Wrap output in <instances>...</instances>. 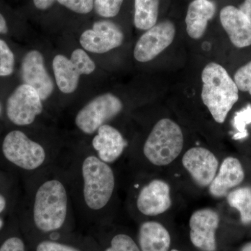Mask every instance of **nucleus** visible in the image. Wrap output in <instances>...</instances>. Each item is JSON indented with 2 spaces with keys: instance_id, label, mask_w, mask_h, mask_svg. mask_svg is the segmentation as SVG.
I'll return each instance as SVG.
<instances>
[{
  "instance_id": "nucleus-13",
  "label": "nucleus",
  "mask_w": 251,
  "mask_h": 251,
  "mask_svg": "<svg viewBox=\"0 0 251 251\" xmlns=\"http://www.w3.org/2000/svg\"><path fill=\"white\" fill-rule=\"evenodd\" d=\"M21 72L24 84L33 87L41 100L50 97L54 90V82L46 70L44 57L39 51L31 50L25 54Z\"/></svg>"
},
{
  "instance_id": "nucleus-29",
  "label": "nucleus",
  "mask_w": 251,
  "mask_h": 251,
  "mask_svg": "<svg viewBox=\"0 0 251 251\" xmlns=\"http://www.w3.org/2000/svg\"><path fill=\"white\" fill-rule=\"evenodd\" d=\"M0 251H25V247L22 239L13 237L3 243L0 247Z\"/></svg>"
},
{
  "instance_id": "nucleus-18",
  "label": "nucleus",
  "mask_w": 251,
  "mask_h": 251,
  "mask_svg": "<svg viewBox=\"0 0 251 251\" xmlns=\"http://www.w3.org/2000/svg\"><path fill=\"white\" fill-rule=\"evenodd\" d=\"M216 6L211 0H193L188 5L185 22L188 36L199 39L205 32L208 22L214 18Z\"/></svg>"
},
{
  "instance_id": "nucleus-26",
  "label": "nucleus",
  "mask_w": 251,
  "mask_h": 251,
  "mask_svg": "<svg viewBox=\"0 0 251 251\" xmlns=\"http://www.w3.org/2000/svg\"><path fill=\"white\" fill-rule=\"evenodd\" d=\"M234 81L238 90L251 95V61L239 68L234 74Z\"/></svg>"
},
{
  "instance_id": "nucleus-4",
  "label": "nucleus",
  "mask_w": 251,
  "mask_h": 251,
  "mask_svg": "<svg viewBox=\"0 0 251 251\" xmlns=\"http://www.w3.org/2000/svg\"><path fill=\"white\" fill-rule=\"evenodd\" d=\"M82 175L85 204L92 210L103 209L115 189V175L111 168L99 157L89 156L82 163Z\"/></svg>"
},
{
  "instance_id": "nucleus-9",
  "label": "nucleus",
  "mask_w": 251,
  "mask_h": 251,
  "mask_svg": "<svg viewBox=\"0 0 251 251\" xmlns=\"http://www.w3.org/2000/svg\"><path fill=\"white\" fill-rule=\"evenodd\" d=\"M176 29L170 21L155 25L140 38L135 46L133 55L140 62L152 60L171 46L174 41Z\"/></svg>"
},
{
  "instance_id": "nucleus-33",
  "label": "nucleus",
  "mask_w": 251,
  "mask_h": 251,
  "mask_svg": "<svg viewBox=\"0 0 251 251\" xmlns=\"http://www.w3.org/2000/svg\"><path fill=\"white\" fill-rule=\"evenodd\" d=\"M6 202L4 196L0 194V214L4 210L6 207Z\"/></svg>"
},
{
  "instance_id": "nucleus-11",
  "label": "nucleus",
  "mask_w": 251,
  "mask_h": 251,
  "mask_svg": "<svg viewBox=\"0 0 251 251\" xmlns=\"http://www.w3.org/2000/svg\"><path fill=\"white\" fill-rule=\"evenodd\" d=\"M219 221V214L213 209L195 211L189 221L190 239L193 246L203 251H215Z\"/></svg>"
},
{
  "instance_id": "nucleus-35",
  "label": "nucleus",
  "mask_w": 251,
  "mask_h": 251,
  "mask_svg": "<svg viewBox=\"0 0 251 251\" xmlns=\"http://www.w3.org/2000/svg\"><path fill=\"white\" fill-rule=\"evenodd\" d=\"M3 225H4V223H3L2 219H0V229L2 227Z\"/></svg>"
},
{
  "instance_id": "nucleus-31",
  "label": "nucleus",
  "mask_w": 251,
  "mask_h": 251,
  "mask_svg": "<svg viewBox=\"0 0 251 251\" xmlns=\"http://www.w3.org/2000/svg\"><path fill=\"white\" fill-rule=\"evenodd\" d=\"M239 9L249 18L251 23V0H244V2L239 6Z\"/></svg>"
},
{
  "instance_id": "nucleus-27",
  "label": "nucleus",
  "mask_w": 251,
  "mask_h": 251,
  "mask_svg": "<svg viewBox=\"0 0 251 251\" xmlns=\"http://www.w3.org/2000/svg\"><path fill=\"white\" fill-rule=\"evenodd\" d=\"M59 4L79 14H87L94 9V0H57Z\"/></svg>"
},
{
  "instance_id": "nucleus-30",
  "label": "nucleus",
  "mask_w": 251,
  "mask_h": 251,
  "mask_svg": "<svg viewBox=\"0 0 251 251\" xmlns=\"http://www.w3.org/2000/svg\"><path fill=\"white\" fill-rule=\"evenodd\" d=\"M55 0H33L34 6L38 9L46 10L52 6Z\"/></svg>"
},
{
  "instance_id": "nucleus-7",
  "label": "nucleus",
  "mask_w": 251,
  "mask_h": 251,
  "mask_svg": "<svg viewBox=\"0 0 251 251\" xmlns=\"http://www.w3.org/2000/svg\"><path fill=\"white\" fill-rule=\"evenodd\" d=\"M122 109L123 103L116 96L102 94L81 109L75 117V125L85 134H93L101 126L118 115Z\"/></svg>"
},
{
  "instance_id": "nucleus-14",
  "label": "nucleus",
  "mask_w": 251,
  "mask_h": 251,
  "mask_svg": "<svg viewBox=\"0 0 251 251\" xmlns=\"http://www.w3.org/2000/svg\"><path fill=\"white\" fill-rule=\"evenodd\" d=\"M171 205V188L163 180H153L144 186L137 199L138 210L149 216L163 214Z\"/></svg>"
},
{
  "instance_id": "nucleus-8",
  "label": "nucleus",
  "mask_w": 251,
  "mask_h": 251,
  "mask_svg": "<svg viewBox=\"0 0 251 251\" xmlns=\"http://www.w3.org/2000/svg\"><path fill=\"white\" fill-rule=\"evenodd\" d=\"M42 111V100L39 94L26 84L18 86L6 104L8 118L18 126L31 125Z\"/></svg>"
},
{
  "instance_id": "nucleus-15",
  "label": "nucleus",
  "mask_w": 251,
  "mask_h": 251,
  "mask_svg": "<svg viewBox=\"0 0 251 251\" xmlns=\"http://www.w3.org/2000/svg\"><path fill=\"white\" fill-rule=\"evenodd\" d=\"M220 20L232 44L239 49L251 46V23L239 8L225 6L220 12Z\"/></svg>"
},
{
  "instance_id": "nucleus-36",
  "label": "nucleus",
  "mask_w": 251,
  "mask_h": 251,
  "mask_svg": "<svg viewBox=\"0 0 251 251\" xmlns=\"http://www.w3.org/2000/svg\"><path fill=\"white\" fill-rule=\"evenodd\" d=\"M171 251H181L176 250V249H173V250H172Z\"/></svg>"
},
{
  "instance_id": "nucleus-22",
  "label": "nucleus",
  "mask_w": 251,
  "mask_h": 251,
  "mask_svg": "<svg viewBox=\"0 0 251 251\" xmlns=\"http://www.w3.org/2000/svg\"><path fill=\"white\" fill-rule=\"evenodd\" d=\"M123 1L124 0H94V10L101 17H115L120 12Z\"/></svg>"
},
{
  "instance_id": "nucleus-28",
  "label": "nucleus",
  "mask_w": 251,
  "mask_h": 251,
  "mask_svg": "<svg viewBox=\"0 0 251 251\" xmlns=\"http://www.w3.org/2000/svg\"><path fill=\"white\" fill-rule=\"evenodd\" d=\"M36 251H80L70 246L59 243L45 241L41 242L36 248Z\"/></svg>"
},
{
  "instance_id": "nucleus-10",
  "label": "nucleus",
  "mask_w": 251,
  "mask_h": 251,
  "mask_svg": "<svg viewBox=\"0 0 251 251\" xmlns=\"http://www.w3.org/2000/svg\"><path fill=\"white\" fill-rule=\"evenodd\" d=\"M123 31L112 21H99L94 23L92 29L81 34L80 45L88 52L103 54L123 44Z\"/></svg>"
},
{
  "instance_id": "nucleus-32",
  "label": "nucleus",
  "mask_w": 251,
  "mask_h": 251,
  "mask_svg": "<svg viewBox=\"0 0 251 251\" xmlns=\"http://www.w3.org/2000/svg\"><path fill=\"white\" fill-rule=\"evenodd\" d=\"M8 31L7 23L4 16L0 13V34H6Z\"/></svg>"
},
{
  "instance_id": "nucleus-17",
  "label": "nucleus",
  "mask_w": 251,
  "mask_h": 251,
  "mask_svg": "<svg viewBox=\"0 0 251 251\" xmlns=\"http://www.w3.org/2000/svg\"><path fill=\"white\" fill-rule=\"evenodd\" d=\"M244 179V172L240 161L233 157H227L209 185V192L214 197H224L229 190L240 184Z\"/></svg>"
},
{
  "instance_id": "nucleus-2",
  "label": "nucleus",
  "mask_w": 251,
  "mask_h": 251,
  "mask_svg": "<svg viewBox=\"0 0 251 251\" xmlns=\"http://www.w3.org/2000/svg\"><path fill=\"white\" fill-rule=\"evenodd\" d=\"M66 188L57 179L46 181L38 188L34 199V221L42 232L57 230L62 227L67 214Z\"/></svg>"
},
{
  "instance_id": "nucleus-1",
  "label": "nucleus",
  "mask_w": 251,
  "mask_h": 251,
  "mask_svg": "<svg viewBox=\"0 0 251 251\" xmlns=\"http://www.w3.org/2000/svg\"><path fill=\"white\" fill-rule=\"evenodd\" d=\"M201 97L213 118L223 124L239 100V90L222 66L211 62L203 69Z\"/></svg>"
},
{
  "instance_id": "nucleus-5",
  "label": "nucleus",
  "mask_w": 251,
  "mask_h": 251,
  "mask_svg": "<svg viewBox=\"0 0 251 251\" xmlns=\"http://www.w3.org/2000/svg\"><path fill=\"white\" fill-rule=\"evenodd\" d=\"M5 158L16 166L34 171L45 162V150L40 144L28 138L21 130H13L5 137L2 144Z\"/></svg>"
},
{
  "instance_id": "nucleus-20",
  "label": "nucleus",
  "mask_w": 251,
  "mask_h": 251,
  "mask_svg": "<svg viewBox=\"0 0 251 251\" xmlns=\"http://www.w3.org/2000/svg\"><path fill=\"white\" fill-rule=\"evenodd\" d=\"M160 0H135L134 25L140 30H148L156 24Z\"/></svg>"
},
{
  "instance_id": "nucleus-34",
  "label": "nucleus",
  "mask_w": 251,
  "mask_h": 251,
  "mask_svg": "<svg viewBox=\"0 0 251 251\" xmlns=\"http://www.w3.org/2000/svg\"><path fill=\"white\" fill-rule=\"evenodd\" d=\"M242 251H251V243H249V244L244 246Z\"/></svg>"
},
{
  "instance_id": "nucleus-23",
  "label": "nucleus",
  "mask_w": 251,
  "mask_h": 251,
  "mask_svg": "<svg viewBox=\"0 0 251 251\" xmlns=\"http://www.w3.org/2000/svg\"><path fill=\"white\" fill-rule=\"evenodd\" d=\"M14 54L6 43L0 39V76H8L14 72Z\"/></svg>"
},
{
  "instance_id": "nucleus-16",
  "label": "nucleus",
  "mask_w": 251,
  "mask_h": 251,
  "mask_svg": "<svg viewBox=\"0 0 251 251\" xmlns=\"http://www.w3.org/2000/svg\"><path fill=\"white\" fill-rule=\"evenodd\" d=\"M126 145L121 133L108 125L101 126L92 140V146L98 153L99 158L106 163L118 159Z\"/></svg>"
},
{
  "instance_id": "nucleus-19",
  "label": "nucleus",
  "mask_w": 251,
  "mask_h": 251,
  "mask_svg": "<svg viewBox=\"0 0 251 251\" xmlns=\"http://www.w3.org/2000/svg\"><path fill=\"white\" fill-rule=\"evenodd\" d=\"M138 239L141 251H168L171 244L168 229L156 221H148L141 225Z\"/></svg>"
},
{
  "instance_id": "nucleus-12",
  "label": "nucleus",
  "mask_w": 251,
  "mask_h": 251,
  "mask_svg": "<svg viewBox=\"0 0 251 251\" xmlns=\"http://www.w3.org/2000/svg\"><path fill=\"white\" fill-rule=\"evenodd\" d=\"M182 164L196 184L206 187L212 182L219 168L215 155L207 149L193 148L182 158Z\"/></svg>"
},
{
  "instance_id": "nucleus-3",
  "label": "nucleus",
  "mask_w": 251,
  "mask_h": 251,
  "mask_svg": "<svg viewBox=\"0 0 251 251\" xmlns=\"http://www.w3.org/2000/svg\"><path fill=\"white\" fill-rule=\"evenodd\" d=\"M184 147V135L177 124L170 119L157 122L144 145L143 152L155 166H164L175 161Z\"/></svg>"
},
{
  "instance_id": "nucleus-25",
  "label": "nucleus",
  "mask_w": 251,
  "mask_h": 251,
  "mask_svg": "<svg viewBox=\"0 0 251 251\" xmlns=\"http://www.w3.org/2000/svg\"><path fill=\"white\" fill-rule=\"evenodd\" d=\"M105 251H141L136 243L127 234H120L112 238L110 247Z\"/></svg>"
},
{
  "instance_id": "nucleus-6",
  "label": "nucleus",
  "mask_w": 251,
  "mask_h": 251,
  "mask_svg": "<svg viewBox=\"0 0 251 251\" xmlns=\"http://www.w3.org/2000/svg\"><path fill=\"white\" fill-rule=\"evenodd\" d=\"M56 83L61 92L72 94L76 90L80 75H90L95 71L96 64L82 49H75L71 58L57 54L52 61Z\"/></svg>"
},
{
  "instance_id": "nucleus-24",
  "label": "nucleus",
  "mask_w": 251,
  "mask_h": 251,
  "mask_svg": "<svg viewBox=\"0 0 251 251\" xmlns=\"http://www.w3.org/2000/svg\"><path fill=\"white\" fill-rule=\"evenodd\" d=\"M251 123V107L241 110L236 114L234 118V126L238 133L234 135V140H240L247 138L248 132L246 129V126Z\"/></svg>"
},
{
  "instance_id": "nucleus-21",
  "label": "nucleus",
  "mask_w": 251,
  "mask_h": 251,
  "mask_svg": "<svg viewBox=\"0 0 251 251\" xmlns=\"http://www.w3.org/2000/svg\"><path fill=\"white\" fill-rule=\"evenodd\" d=\"M227 202L232 207L240 213L241 220L244 224L251 222V188H237L229 193Z\"/></svg>"
}]
</instances>
